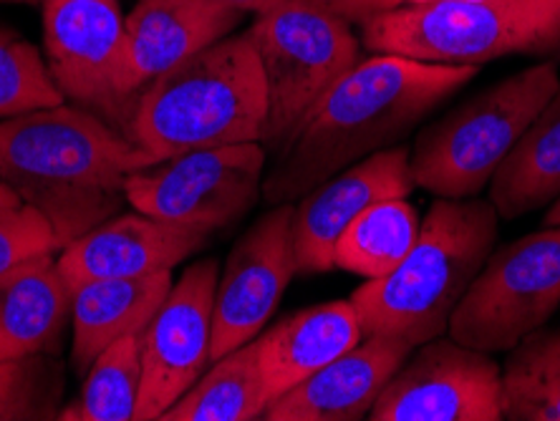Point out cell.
Returning <instances> with one entry per match:
<instances>
[{
	"instance_id": "obj_1",
	"label": "cell",
	"mask_w": 560,
	"mask_h": 421,
	"mask_svg": "<svg viewBox=\"0 0 560 421\" xmlns=\"http://www.w3.org/2000/svg\"><path fill=\"white\" fill-rule=\"evenodd\" d=\"M477 71V66L430 63L397 54L361 59L320 96L288 150L276 156V167L262 179V200L299 202L353 162L401 144Z\"/></svg>"
},
{
	"instance_id": "obj_2",
	"label": "cell",
	"mask_w": 560,
	"mask_h": 421,
	"mask_svg": "<svg viewBox=\"0 0 560 421\" xmlns=\"http://www.w3.org/2000/svg\"><path fill=\"white\" fill-rule=\"evenodd\" d=\"M156 164L84 106H46L0 121V179L46 214L66 247L117 214L131 172Z\"/></svg>"
},
{
	"instance_id": "obj_3",
	"label": "cell",
	"mask_w": 560,
	"mask_h": 421,
	"mask_svg": "<svg viewBox=\"0 0 560 421\" xmlns=\"http://www.w3.org/2000/svg\"><path fill=\"white\" fill-rule=\"evenodd\" d=\"M498 225L490 200L436 197L405 260L353 291L364 336H394L417 349L447 334L452 311L495 250Z\"/></svg>"
},
{
	"instance_id": "obj_4",
	"label": "cell",
	"mask_w": 560,
	"mask_h": 421,
	"mask_svg": "<svg viewBox=\"0 0 560 421\" xmlns=\"http://www.w3.org/2000/svg\"><path fill=\"white\" fill-rule=\"evenodd\" d=\"M266 73L248 36H225L152 81L125 135L154 162L202 147L262 142Z\"/></svg>"
},
{
	"instance_id": "obj_5",
	"label": "cell",
	"mask_w": 560,
	"mask_h": 421,
	"mask_svg": "<svg viewBox=\"0 0 560 421\" xmlns=\"http://www.w3.org/2000/svg\"><path fill=\"white\" fill-rule=\"evenodd\" d=\"M361 31V44L374 54L480 69L505 56L560 51V0L407 3Z\"/></svg>"
},
{
	"instance_id": "obj_6",
	"label": "cell",
	"mask_w": 560,
	"mask_h": 421,
	"mask_svg": "<svg viewBox=\"0 0 560 421\" xmlns=\"http://www.w3.org/2000/svg\"><path fill=\"white\" fill-rule=\"evenodd\" d=\"M556 63H538L477 91L417 135L411 177L444 200H469L490 185L502 160L556 91Z\"/></svg>"
},
{
	"instance_id": "obj_7",
	"label": "cell",
	"mask_w": 560,
	"mask_h": 421,
	"mask_svg": "<svg viewBox=\"0 0 560 421\" xmlns=\"http://www.w3.org/2000/svg\"><path fill=\"white\" fill-rule=\"evenodd\" d=\"M268 89L262 147L288 150L320 96L361 61L357 33L311 0H283L248 28Z\"/></svg>"
},
{
	"instance_id": "obj_8",
	"label": "cell",
	"mask_w": 560,
	"mask_h": 421,
	"mask_svg": "<svg viewBox=\"0 0 560 421\" xmlns=\"http://www.w3.org/2000/svg\"><path fill=\"white\" fill-rule=\"evenodd\" d=\"M560 308V225L498 247L452 311L447 336L485 353H508Z\"/></svg>"
},
{
	"instance_id": "obj_9",
	"label": "cell",
	"mask_w": 560,
	"mask_h": 421,
	"mask_svg": "<svg viewBox=\"0 0 560 421\" xmlns=\"http://www.w3.org/2000/svg\"><path fill=\"white\" fill-rule=\"evenodd\" d=\"M268 150L241 142L189 150L152 167L131 172L127 202L154 220L220 230L233 225L262 200Z\"/></svg>"
},
{
	"instance_id": "obj_10",
	"label": "cell",
	"mask_w": 560,
	"mask_h": 421,
	"mask_svg": "<svg viewBox=\"0 0 560 421\" xmlns=\"http://www.w3.org/2000/svg\"><path fill=\"white\" fill-rule=\"evenodd\" d=\"M372 421H502V369L447 334L417 346L378 394Z\"/></svg>"
},
{
	"instance_id": "obj_11",
	"label": "cell",
	"mask_w": 560,
	"mask_h": 421,
	"mask_svg": "<svg viewBox=\"0 0 560 421\" xmlns=\"http://www.w3.org/2000/svg\"><path fill=\"white\" fill-rule=\"evenodd\" d=\"M46 66L71 102L121 131L129 109L119 96L125 13L119 0H40Z\"/></svg>"
},
{
	"instance_id": "obj_12",
	"label": "cell",
	"mask_w": 560,
	"mask_h": 421,
	"mask_svg": "<svg viewBox=\"0 0 560 421\" xmlns=\"http://www.w3.org/2000/svg\"><path fill=\"white\" fill-rule=\"evenodd\" d=\"M220 280L218 260L189 266L139 336L142 343V391L137 421L162 419L189 391L210 363L212 311Z\"/></svg>"
},
{
	"instance_id": "obj_13",
	"label": "cell",
	"mask_w": 560,
	"mask_h": 421,
	"mask_svg": "<svg viewBox=\"0 0 560 421\" xmlns=\"http://www.w3.org/2000/svg\"><path fill=\"white\" fill-rule=\"evenodd\" d=\"M293 208V202L273 204L230 250L215 291L210 361L250 343L276 313L288 283L299 276Z\"/></svg>"
},
{
	"instance_id": "obj_14",
	"label": "cell",
	"mask_w": 560,
	"mask_h": 421,
	"mask_svg": "<svg viewBox=\"0 0 560 421\" xmlns=\"http://www.w3.org/2000/svg\"><path fill=\"white\" fill-rule=\"evenodd\" d=\"M417 187L411 150L394 144L353 162L339 175L320 182L293 208V245L299 272L316 276L336 268L334 250L343 230L374 202L407 197Z\"/></svg>"
},
{
	"instance_id": "obj_15",
	"label": "cell",
	"mask_w": 560,
	"mask_h": 421,
	"mask_svg": "<svg viewBox=\"0 0 560 421\" xmlns=\"http://www.w3.org/2000/svg\"><path fill=\"white\" fill-rule=\"evenodd\" d=\"M243 13L218 0H139L125 15L119 96L129 117L137 96L202 48L230 36Z\"/></svg>"
},
{
	"instance_id": "obj_16",
	"label": "cell",
	"mask_w": 560,
	"mask_h": 421,
	"mask_svg": "<svg viewBox=\"0 0 560 421\" xmlns=\"http://www.w3.org/2000/svg\"><path fill=\"white\" fill-rule=\"evenodd\" d=\"M210 230L131 212L109 218L59 250L66 283L73 288L106 278H137L175 270L210 243Z\"/></svg>"
},
{
	"instance_id": "obj_17",
	"label": "cell",
	"mask_w": 560,
	"mask_h": 421,
	"mask_svg": "<svg viewBox=\"0 0 560 421\" xmlns=\"http://www.w3.org/2000/svg\"><path fill=\"white\" fill-rule=\"evenodd\" d=\"M415 351L394 336H364L306 382L268 404V421H359L366 419L386 382Z\"/></svg>"
},
{
	"instance_id": "obj_18",
	"label": "cell",
	"mask_w": 560,
	"mask_h": 421,
	"mask_svg": "<svg viewBox=\"0 0 560 421\" xmlns=\"http://www.w3.org/2000/svg\"><path fill=\"white\" fill-rule=\"evenodd\" d=\"M361 338L364 331L351 299L311 305L260 331L255 336V351L268 401L306 382L326 363L353 349Z\"/></svg>"
},
{
	"instance_id": "obj_19",
	"label": "cell",
	"mask_w": 560,
	"mask_h": 421,
	"mask_svg": "<svg viewBox=\"0 0 560 421\" xmlns=\"http://www.w3.org/2000/svg\"><path fill=\"white\" fill-rule=\"evenodd\" d=\"M73 291L56 253L38 255L0 276V361L59 353Z\"/></svg>"
},
{
	"instance_id": "obj_20",
	"label": "cell",
	"mask_w": 560,
	"mask_h": 421,
	"mask_svg": "<svg viewBox=\"0 0 560 421\" xmlns=\"http://www.w3.org/2000/svg\"><path fill=\"white\" fill-rule=\"evenodd\" d=\"M170 291L172 270L137 278L92 280L73 288V369L86 374L106 346L127 336H142Z\"/></svg>"
},
{
	"instance_id": "obj_21",
	"label": "cell",
	"mask_w": 560,
	"mask_h": 421,
	"mask_svg": "<svg viewBox=\"0 0 560 421\" xmlns=\"http://www.w3.org/2000/svg\"><path fill=\"white\" fill-rule=\"evenodd\" d=\"M490 202L502 220H517L560 197V89L523 131L490 179Z\"/></svg>"
},
{
	"instance_id": "obj_22",
	"label": "cell",
	"mask_w": 560,
	"mask_h": 421,
	"mask_svg": "<svg viewBox=\"0 0 560 421\" xmlns=\"http://www.w3.org/2000/svg\"><path fill=\"white\" fill-rule=\"evenodd\" d=\"M268 404L253 338L228 356L212 361L208 374L197 378L160 421H253L262 419Z\"/></svg>"
},
{
	"instance_id": "obj_23",
	"label": "cell",
	"mask_w": 560,
	"mask_h": 421,
	"mask_svg": "<svg viewBox=\"0 0 560 421\" xmlns=\"http://www.w3.org/2000/svg\"><path fill=\"white\" fill-rule=\"evenodd\" d=\"M422 218L407 197L374 202L343 230L334 250L336 268L364 280H376L405 260L417 243Z\"/></svg>"
},
{
	"instance_id": "obj_24",
	"label": "cell",
	"mask_w": 560,
	"mask_h": 421,
	"mask_svg": "<svg viewBox=\"0 0 560 421\" xmlns=\"http://www.w3.org/2000/svg\"><path fill=\"white\" fill-rule=\"evenodd\" d=\"M502 414L510 421H560V328H538L508 351Z\"/></svg>"
},
{
	"instance_id": "obj_25",
	"label": "cell",
	"mask_w": 560,
	"mask_h": 421,
	"mask_svg": "<svg viewBox=\"0 0 560 421\" xmlns=\"http://www.w3.org/2000/svg\"><path fill=\"white\" fill-rule=\"evenodd\" d=\"M79 399L61 409V421H137L142 391V343L139 336L114 341L84 374Z\"/></svg>"
},
{
	"instance_id": "obj_26",
	"label": "cell",
	"mask_w": 560,
	"mask_h": 421,
	"mask_svg": "<svg viewBox=\"0 0 560 421\" xmlns=\"http://www.w3.org/2000/svg\"><path fill=\"white\" fill-rule=\"evenodd\" d=\"M63 363L56 353L0 361V421H54L61 417Z\"/></svg>"
},
{
	"instance_id": "obj_27",
	"label": "cell",
	"mask_w": 560,
	"mask_h": 421,
	"mask_svg": "<svg viewBox=\"0 0 560 421\" xmlns=\"http://www.w3.org/2000/svg\"><path fill=\"white\" fill-rule=\"evenodd\" d=\"M63 98L44 54H38V48L19 31L0 23V121L59 106Z\"/></svg>"
},
{
	"instance_id": "obj_28",
	"label": "cell",
	"mask_w": 560,
	"mask_h": 421,
	"mask_svg": "<svg viewBox=\"0 0 560 421\" xmlns=\"http://www.w3.org/2000/svg\"><path fill=\"white\" fill-rule=\"evenodd\" d=\"M59 250L61 245L44 212L26 202L0 208V276L38 255Z\"/></svg>"
},
{
	"instance_id": "obj_29",
	"label": "cell",
	"mask_w": 560,
	"mask_h": 421,
	"mask_svg": "<svg viewBox=\"0 0 560 421\" xmlns=\"http://www.w3.org/2000/svg\"><path fill=\"white\" fill-rule=\"evenodd\" d=\"M311 3L324 8V11L346 21L349 26L364 28L369 21L389 11H397V8L407 5L409 0H311Z\"/></svg>"
},
{
	"instance_id": "obj_30",
	"label": "cell",
	"mask_w": 560,
	"mask_h": 421,
	"mask_svg": "<svg viewBox=\"0 0 560 421\" xmlns=\"http://www.w3.org/2000/svg\"><path fill=\"white\" fill-rule=\"evenodd\" d=\"M222 5H230L235 8V11L241 13H266L270 8H276L278 3H283V0H218Z\"/></svg>"
},
{
	"instance_id": "obj_31",
	"label": "cell",
	"mask_w": 560,
	"mask_h": 421,
	"mask_svg": "<svg viewBox=\"0 0 560 421\" xmlns=\"http://www.w3.org/2000/svg\"><path fill=\"white\" fill-rule=\"evenodd\" d=\"M23 200L13 192V187H8L3 179H0V208H11V204H21Z\"/></svg>"
},
{
	"instance_id": "obj_32",
	"label": "cell",
	"mask_w": 560,
	"mask_h": 421,
	"mask_svg": "<svg viewBox=\"0 0 560 421\" xmlns=\"http://www.w3.org/2000/svg\"><path fill=\"white\" fill-rule=\"evenodd\" d=\"M542 225L546 227H553V225H560V197L558 200L550 204L548 208V212H546V218H542Z\"/></svg>"
},
{
	"instance_id": "obj_33",
	"label": "cell",
	"mask_w": 560,
	"mask_h": 421,
	"mask_svg": "<svg viewBox=\"0 0 560 421\" xmlns=\"http://www.w3.org/2000/svg\"><path fill=\"white\" fill-rule=\"evenodd\" d=\"M0 3H23V5H40V0H0Z\"/></svg>"
},
{
	"instance_id": "obj_34",
	"label": "cell",
	"mask_w": 560,
	"mask_h": 421,
	"mask_svg": "<svg viewBox=\"0 0 560 421\" xmlns=\"http://www.w3.org/2000/svg\"><path fill=\"white\" fill-rule=\"evenodd\" d=\"M409 3H434V0H409Z\"/></svg>"
}]
</instances>
